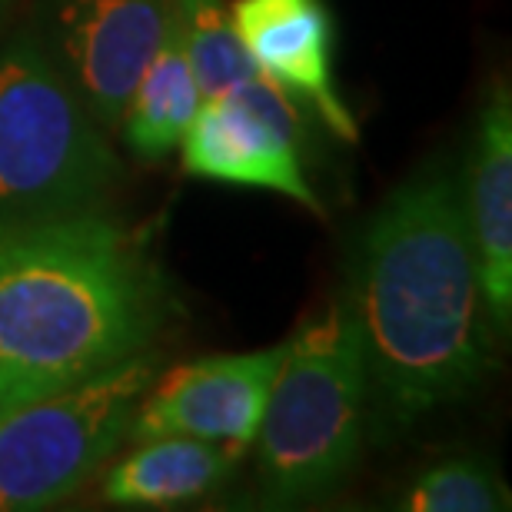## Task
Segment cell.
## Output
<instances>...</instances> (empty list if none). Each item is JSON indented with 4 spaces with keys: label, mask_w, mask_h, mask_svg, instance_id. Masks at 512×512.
I'll list each match as a JSON object with an SVG mask.
<instances>
[{
    "label": "cell",
    "mask_w": 512,
    "mask_h": 512,
    "mask_svg": "<svg viewBox=\"0 0 512 512\" xmlns=\"http://www.w3.org/2000/svg\"><path fill=\"white\" fill-rule=\"evenodd\" d=\"M466 233L499 336L512 326V94L496 80L476 117L466 167L459 173Z\"/></svg>",
    "instance_id": "obj_10"
},
{
    "label": "cell",
    "mask_w": 512,
    "mask_h": 512,
    "mask_svg": "<svg viewBox=\"0 0 512 512\" xmlns=\"http://www.w3.org/2000/svg\"><path fill=\"white\" fill-rule=\"evenodd\" d=\"M203 97L233 94L260 77L243 50L227 0H167Z\"/></svg>",
    "instance_id": "obj_13"
},
{
    "label": "cell",
    "mask_w": 512,
    "mask_h": 512,
    "mask_svg": "<svg viewBox=\"0 0 512 512\" xmlns=\"http://www.w3.org/2000/svg\"><path fill=\"white\" fill-rule=\"evenodd\" d=\"M343 300L389 426L419 423L496 370L456 170L429 163L389 193L356 237Z\"/></svg>",
    "instance_id": "obj_1"
},
{
    "label": "cell",
    "mask_w": 512,
    "mask_h": 512,
    "mask_svg": "<svg viewBox=\"0 0 512 512\" xmlns=\"http://www.w3.org/2000/svg\"><path fill=\"white\" fill-rule=\"evenodd\" d=\"M406 512H506L509 486L483 459L456 456L423 469L399 496Z\"/></svg>",
    "instance_id": "obj_14"
},
{
    "label": "cell",
    "mask_w": 512,
    "mask_h": 512,
    "mask_svg": "<svg viewBox=\"0 0 512 512\" xmlns=\"http://www.w3.org/2000/svg\"><path fill=\"white\" fill-rule=\"evenodd\" d=\"M167 24V0H34L30 37L110 137Z\"/></svg>",
    "instance_id": "obj_7"
},
{
    "label": "cell",
    "mask_w": 512,
    "mask_h": 512,
    "mask_svg": "<svg viewBox=\"0 0 512 512\" xmlns=\"http://www.w3.org/2000/svg\"><path fill=\"white\" fill-rule=\"evenodd\" d=\"M104 476V499L124 509H180L227 483L240 456L220 443L190 436H157L133 443Z\"/></svg>",
    "instance_id": "obj_11"
},
{
    "label": "cell",
    "mask_w": 512,
    "mask_h": 512,
    "mask_svg": "<svg viewBox=\"0 0 512 512\" xmlns=\"http://www.w3.org/2000/svg\"><path fill=\"white\" fill-rule=\"evenodd\" d=\"M286 343L253 353L200 356L157 373L130 416L127 443L157 436H190L220 443L243 456L260 429L266 396Z\"/></svg>",
    "instance_id": "obj_8"
},
{
    "label": "cell",
    "mask_w": 512,
    "mask_h": 512,
    "mask_svg": "<svg viewBox=\"0 0 512 512\" xmlns=\"http://www.w3.org/2000/svg\"><path fill=\"white\" fill-rule=\"evenodd\" d=\"M306 117L263 74L233 94L203 97L180 140L183 170L223 187L270 190L323 213L303 160Z\"/></svg>",
    "instance_id": "obj_6"
},
{
    "label": "cell",
    "mask_w": 512,
    "mask_h": 512,
    "mask_svg": "<svg viewBox=\"0 0 512 512\" xmlns=\"http://www.w3.org/2000/svg\"><path fill=\"white\" fill-rule=\"evenodd\" d=\"M124 180L90 117L30 30L0 50V220L97 213Z\"/></svg>",
    "instance_id": "obj_4"
},
{
    "label": "cell",
    "mask_w": 512,
    "mask_h": 512,
    "mask_svg": "<svg viewBox=\"0 0 512 512\" xmlns=\"http://www.w3.org/2000/svg\"><path fill=\"white\" fill-rule=\"evenodd\" d=\"M233 27L260 74L353 143V110L336 87V24L323 0H233Z\"/></svg>",
    "instance_id": "obj_9"
},
{
    "label": "cell",
    "mask_w": 512,
    "mask_h": 512,
    "mask_svg": "<svg viewBox=\"0 0 512 512\" xmlns=\"http://www.w3.org/2000/svg\"><path fill=\"white\" fill-rule=\"evenodd\" d=\"M157 366L150 346L84 383L0 413V512L50 509L100 473L127 439Z\"/></svg>",
    "instance_id": "obj_5"
},
{
    "label": "cell",
    "mask_w": 512,
    "mask_h": 512,
    "mask_svg": "<svg viewBox=\"0 0 512 512\" xmlns=\"http://www.w3.org/2000/svg\"><path fill=\"white\" fill-rule=\"evenodd\" d=\"M370 376L343 293L290 340L266 396L256 459L280 506L320 503L350 479L363 453Z\"/></svg>",
    "instance_id": "obj_3"
},
{
    "label": "cell",
    "mask_w": 512,
    "mask_h": 512,
    "mask_svg": "<svg viewBox=\"0 0 512 512\" xmlns=\"http://www.w3.org/2000/svg\"><path fill=\"white\" fill-rule=\"evenodd\" d=\"M4 14H7V0H0V20H4Z\"/></svg>",
    "instance_id": "obj_15"
},
{
    "label": "cell",
    "mask_w": 512,
    "mask_h": 512,
    "mask_svg": "<svg viewBox=\"0 0 512 512\" xmlns=\"http://www.w3.org/2000/svg\"><path fill=\"white\" fill-rule=\"evenodd\" d=\"M180 300L127 223L0 220V413L150 350Z\"/></svg>",
    "instance_id": "obj_2"
},
{
    "label": "cell",
    "mask_w": 512,
    "mask_h": 512,
    "mask_svg": "<svg viewBox=\"0 0 512 512\" xmlns=\"http://www.w3.org/2000/svg\"><path fill=\"white\" fill-rule=\"evenodd\" d=\"M200 100L203 94L197 87V77H193L180 30L173 24L167 7V24H163L160 44L153 50L150 64L143 67L117 127L130 157L140 163L167 160L180 147Z\"/></svg>",
    "instance_id": "obj_12"
}]
</instances>
